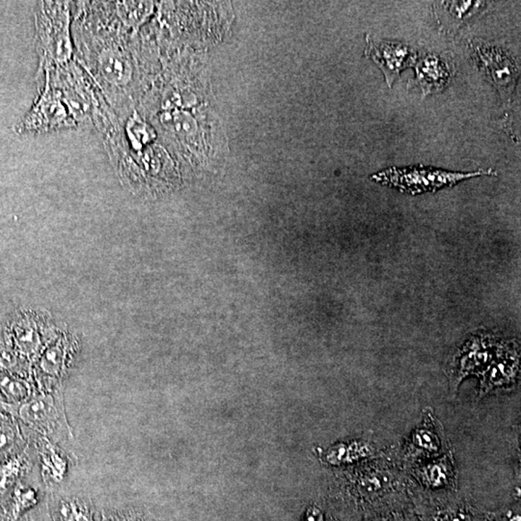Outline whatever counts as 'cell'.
I'll use <instances>...</instances> for the list:
<instances>
[{"instance_id": "6da1fadb", "label": "cell", "mask_w": 521, "mask_h": 521, "mask_svg": "<svg viewBox=\"0 0 521 521\" xmlns=\"http://www.w3.org/2000/svg\"><path fill=\"white\" fill-rule=\"evenodd\" d=\"M8 407H13V412L23 423L54 443L73 438L64 401L58 392L31 395L25 401Z\"/></svg>"}, {"instance_id": "7a4b0ae2", "label": "cell", "mask_w": 521, "mask_h": 521, "mask_svg": "<svg viewBox=\"0 0 521 521\" xmlns=\"http://www.w3.org/2000/svg\"><path fill=\"white\" fill-rule=\"evenodd\" d=\"M485 175H496V173L492 169H480L471 173L452 172L419 165L388 168L373 174L371 179L376 183L399 189L405 193L417 196L424 192H436L444 188H452L467 179Z\"/></svg>"}, {"instance_id": "3957f363", "label": "cell", "mask_w": 521, "mask_h": 521, "mask_svg": "<svg viewBox=\"0 0 521 521\" xmlns=\"http://www.w3.org/2000/svg\"><path fill=\"white\" fill-rule=\"evenodd\" d=\"M37 20L42 56L47 63H64L73 54L67 4H43Z\"/></svg>"}, {"instance_id": "277c9868", "label": "cell", "mask_w": 521, "mask_h": 521, "mask_svg": "<svg viewBox=\"0 0 521 521\" xmlns=\"http://www.w3.org/2000/svg\"><path fill=\"white\" fill-rule=\"evenodd\" d=\"M473 59L493 83L505 102H510L520 78V66L509 52L473 39L469 42Z\"/></svg>"}, {"instance_id": "5b68a950", "label": "cell", "mask_w": 521, "mask_h": 521, "mask_svg": "<svg viewBox=\"0 0 521 521\" xmlns=\"http://www.w3.org/2000/svg\"><path fill=\"white\" fill-rule=\"evenodd\" d=\"M502 342L488 333H478L468 339L453 357L448 367L451 388L457 390L460 383L470 375L483 373L496 359Z\"/></svg>"}, {"instance_id": "8992f818", "label": "cell", "mask_w": 521, "mask_h": 521, "mask_svg": "<svg viewBox=\"0 0 521 521\" xmlns=\"http://www.w3.org/2000/svg\"><path fill=\"white\" fill-rule=\"evenodd\" d=\"M366 56L372 59L381 68L390 88L402 71L413 67L417 62V52L407 44L401 42H378L369 35L366 37Z\"/></svg>"}, {"instance_id": "52a82bcc", "label": "cell", "mask_w": 521, "mask_h": 521, "mask_svg": "<svg viewBox=\"0 0 521 521\" xmlns=\"http://www.w3.org/2000/svg\"><path fill=\"white\" fill-rule=\"evenodd\" d=\"M520 373V352L517 346L502 342L496 359L481 373L480 394L486 395L493 389L515 383Z\"/></svg>"}, {"instance_id": "ba28073f", "label": "cell", "mask_w": 521, "mask_h": 521, "mask_svg": "<svg viewBox=\"0 0 521 521\" xmlns=\"http://www.w3.org/2000/svg\"><path fill=\"white\" fill-rule=\"evenodd\" d=\"M414 83L422 91L423 96L438 94L449 85L455 75V68L448 58L436 54H426L415 62Z\"/></svg>"}, {"instance_id": "9c48e42d", "label": "cell", "mask_w": 521, "mask_h": 521, "mask_svg": "<svg viewBox=\"0 0 521 521\" xmlns=\"http://www.w3.org/2000/svg\"><path fill=\"white\" fill-rule=\"evenodd\" d=\"M38 446L42 476L46 483H60L67 474L69 457L56 443L41 436Z\"/></svg>"}, {"instance_id": "30bf717a", "label": "cell", "mask_w": 521, "mask_h": 521, "mask_svg": "<svg viewBox=\"0 0 521 521\" xmlns=\"http://www.w3.org/2000/svg\"><path fill=\"white\" fill-rule=\"evenodd\" d=\"M99 72L113 86H123L130 80L131 64L120 49H105L99 55Z\"/></svg>"}, {"instance_id": "8fae6325", "label": "cell", "mask_w": 521, "mask_h": 521, "mask_svg": "<svg viewBox=\"0 0 521 521\" xmlns=\"http://www.w3.org/2000/svg\"><path fill=\"white\" fill-rule=\"evenodd\" d=\"M439 10L436 11L439 23L447 30L456 31L460 26L478 14L485 6L481 1H444L441 2Z\"/></svg>"}, {"instance_id": "7c38bea8", "label": "cell", "mask_w": 521, "mask_h": 521, "mask_svg": "<svg viewBox=\"0 0 521 521\" xmlns=\"http://www.w3.org/2000/svg\"><path fill=\"white\" fill-rule=\"evenodd\" d=\"M371 454H372V447L370 444L363 441H354L334 446L326 454V460L331 465H342V463H351L365 459Z\"/></svg>"}, {"instance_id": "4fadbf2b", "label": "cell", "mask_w": 521, "mask_h": 521, "mask_svg": "<svg viewBox=\"0 0 521 521\" xmlns=\"http://www.w3.org/2000/svg\"><path fill=\"white\" fill-rule=\"evenodd\" d=\"M57 521H92L90 505L80 497H65L55 506Z\"/></svg>"}, {"instance_id": "5bb4252c", "label": "cell", "mask_w": 521, "mask_h": 521, "mask_svg": "<svg viewBox=\"0 0 521 521\" xmlns=\"http://www.w3.org/2000/svg\"><path fill=\"white\" fill-rule=\"evenodd\" d=\"M65 117L64 107H62L60 102L55 99L54 95L47 96V93L44 94L43 98L36 107H34L32 113L29 116L28 119L25 121L26 127H31L34 124L38 122L39 119L43 118V126L47 125V119H51V124L56 125L59 123V119ZM41 121V122H42Z\"/></svg>"}, {"instance_id": "9a60e30c", "label": "cell", "mask_w": 521, "mask_h": 521, "mask_svg": "<svg viewBox=\"0 0 521 521\" xmlns=\"http://www.w3.org/2000/svg\"><path fill=\"white\" fill-rule=\"evenodd\" d=\"M452 465L448 457H444L426 465L419 471L421 481L431 488H441L447 485L453 475Z\"/></svg>"}, {"instance_id": "2e32d148", "label": "cell", "mask_w": 521, "mask_h": 521, "mask_svg": "<svg viewBox=\"0 0 521 521\" xmlns=\"http://www.w3.org/2000/svg\"><path fill=\"white\" fill-rule=\"evenodd\" d=\"M149 2H118L117 13L120 20L126 25L134 28L140 25L150 12Z\"/></svg>"}, {"instance_id": "e0dca14e", "label": "cell", "mask_w": 521, "mask_h": 521, "mask_svg": "<svg viewBox=\"0 0 521 521\" xmlns=\"http://www.w3.org/2000/svg\"><path fill=\"white\" fill-rule=\"evenodd\" d=\"M66 347L59 342L49 347L41 360V371L49 376H58L62 372L65 361Z\"/></svg>"}, {"instance_id": "ac0fdd59", "label": "cell", "mask_w": 521, "mask_h": 521, "mask_svg": "<svg viewBox=\"0 0 521 521\" xmlns=\"http://www.w3.org/2000/svg\"><path fill=\"white\" fill-rule=\"evenodd\" d=\"M412 445L422 451L436 453L441 448V439L434 431L430 428L423 427L418 429L413 433Z\"/></svg>"}, {"instance_id": "d6986e66", "label": "cell", "mask_w": 521, "mask_h": 521, "mask_svg": "<svg viewBox=\"0 0 521 521\" xmlns=\"http://www.w3.org/2000/svg\"><path fill=\"white\" fill-rule=\"evenodd\" d=\"M37 492L31 488L18 486L15 491V507L18 514L37 503Z\"/></svg>"}, {"instance_id": "ffe728a7", "label": "cell", "mask_w": 521, "mask_h": 521, "mask_svg": "<svg viewBox=\"0 0 521 521\" xmlns=\"http://www.w3.org/2000/svg\"><path fill=\"white\" fill-rule=\"evenodd\" d=\"M16 364L15 355L7 349H0V366L4 368H11Z\"/></svg>"}, {"instance_id": "44dd1931", "label": "cell", "mask_w": 521, "mask_h": 521, "mask_svg": "<svg viewBox=\"0 0 521 521\" xmlns=\"http://www.w3.org/2000/svg\"><path fill=\"white\" fill-rule=\"evenodd\" d=\"M441 521H471L469 515L460 512H448L441 515Z\"/></svg>"}, {"instance_id": "7402d4cb", "label": "cell", "mask_w": 521, "mask_h": 521, "mask_svg": "<svg viewBox=\"0 0 521 521\" xmlns=\"http://www.w3.org/2000/svg\"><path fill=\"white\" fill-rule=\"evenodd\" d=\"M305 521H322V515L320 514V512L317 509H313L308 512Z\"/></svg>"}]
</instances>
